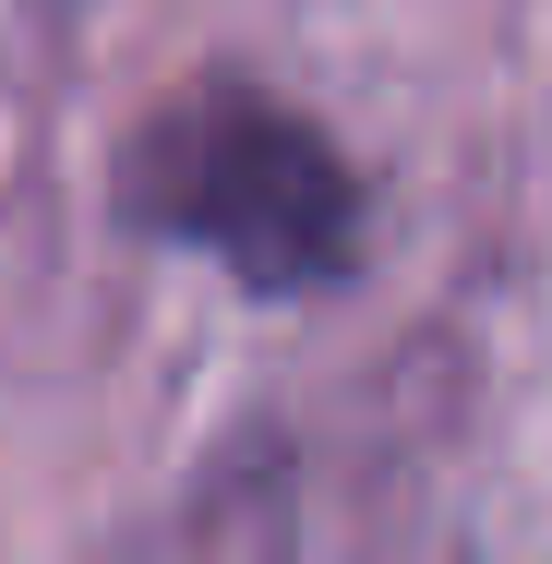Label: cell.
<instances>
[{
	"label": "cell",
	"instance_id": "cell-1",
	"mask_svg": "<svg viewBox=\"0 0 552 564\" xmlns=\"http://www.w3.org/2000/svg\"><path fill=\"white\" fill-rule=\"evenodd\" d=\"M132 228L205 252L240 289H336L360 264V181L325 132L277 97H240L205 85L132 144V181H120Z\"/></svg>",
	"mask_w": 552,
	"mask_h": 564
}]
</instances>
